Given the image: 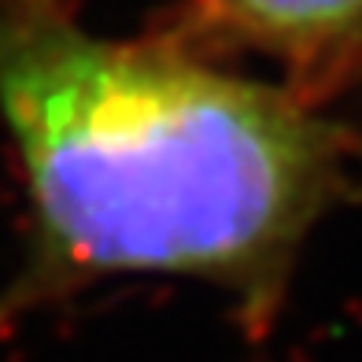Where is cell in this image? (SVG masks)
<instances>
[{
    "instance_id": "obj_1",
    "label": "cell",
    "mask_w": 362,
    "mask_h": 362,
    "mask_svg": "<svg viewBox=\"0 0 362 362\" xmlns=\"http://www.w3.org/2000/svg\"><path fill=\"white\" fill-rule=\"evenodd\" d=\"M315 100L0 8V122L34 229L26 288L167 274L274 318L303 240L351 189L355 134Z\"/></svg>"
},
{
    "instance_id": "obj_2",
    "label": "cell",
    "mask_w": 362,
    "mask_h": 362,
    "mask_svg": "<svg viewBox=\"0 0 362 362\" xmlns=\"http://www.w3.org/2000/svg\"><path fill=\"white\" fill-rule=\"evenodd\" d=\"M211 8L240 41L288 63L315 96L362 59V0H211Z\"/></svg>"
}]
</instances>
